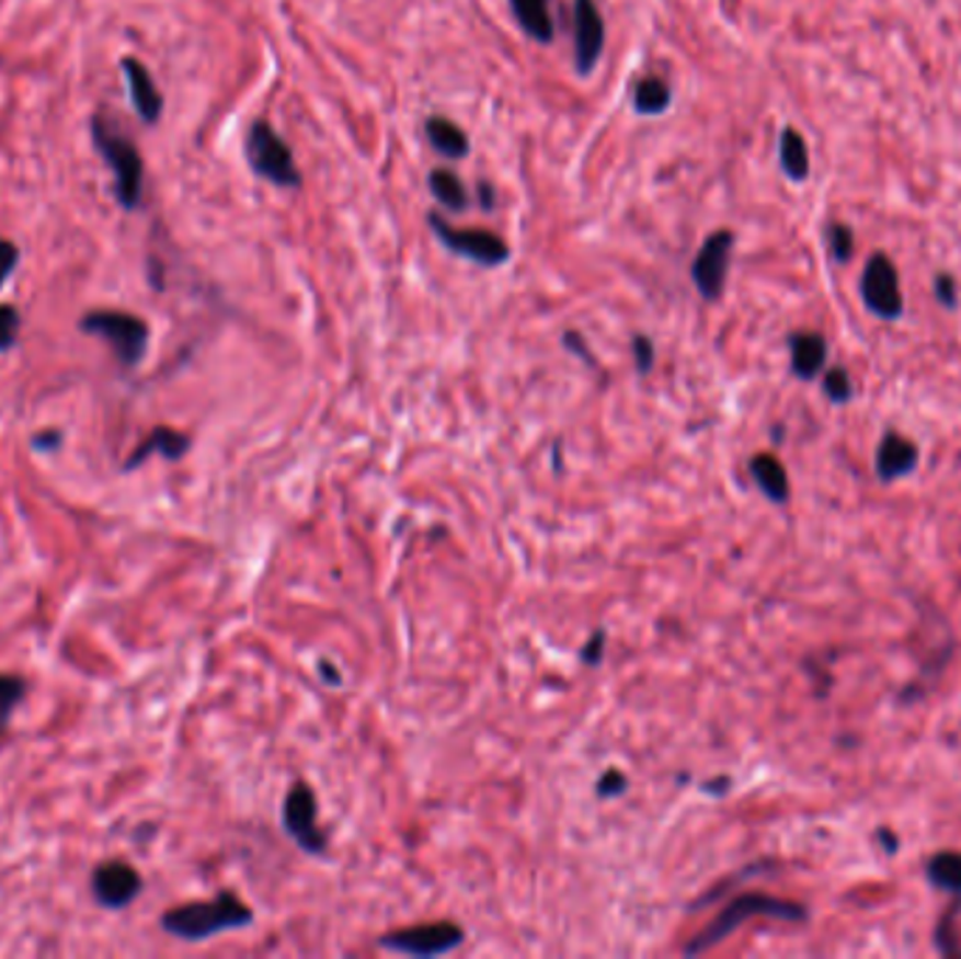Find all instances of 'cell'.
<instances>
[{
	"label": "cell",
	"mask_w": 961,
	"mask_h": 959,
	"mask_svg": "<svg viewBox=\"0 0 961 959\" xmlns=\"http://www.w3.org/2000/svg\"><path fill=\"white\" fill-rule=\"evenodd\" d=\"M253 923V912L233 892H220L214 901L186 903L163 912L161 928L178 940L203 943L214 934L245 928Z\"/></svg>",
	"instance_id": "6da1fadb"
},
{
	"label": "cell",
	"mask_w": 961,
	"mask_h": 959,
	"mask_svg": "<svg viewBox=\"0 0 961 959\" xmlns=\"http://www.w3.org/2000/svg\"><path fill=\"white\" fill-rule=\"evenodd\" d=\"M751 917H776V921H804L806 912L804 906L793 901H781V898H770V894L762 892H742L740 898L729 903L723 912L717 914L714 921L703 928V932L691 937L684 946L686 957H697V954H706L709 948L720 946L725 937L736 932L742 923H748Z\"/></svg>",
	"instance_id": "7a4b0ae2"
},
{
	"label": "cell",
	"mask_w": 961,
	"mask_h": 959,
	"mask_svg": "<svg viewBox=\"0 0 961 959\" xmlns=\"http://www.w3.org/2000/svg\"><path fill=\"white\" fill-rule=\"evenodd\" d=\"M91 138L99 156L111 167L113 181H116L113 192H116V201L122 203V208L133 212V208L141 206L144 161L136 144L102 116L91 118Z\"/></svg>",
	"instance_id": "3957f363"
},
{
	"label": "cell",
	"mask_w": 961,
	"mask_h": 959,
	"mask_svg": "<svg viewBox=\"0 0 961 959\" xmlns=\"http://www.w3.org/2000/svg\"><path fill=\"white\" fill-rule=\"evenodd\" d=\"M79 330H82L84 335L102 338L104 344L113 350L118 364L127 366V369H136V366L144 361V355H147L149 324L144 318L133 316V312H118V310L84 312V316L79 318Z\"/></svg>",
	"instance_id": "277c9868"
},
{
	"label": "cell",
	"mask_w": 961,
	"mask_h": 959,
	"mask_svg": "<svg viewBox=\"0 0 961 959\" xmlns=\"http://www.w3.org/2000/svg\"><path fill=\"white\" fill-rule=\"evenodd\" d=\"M245 158L251 163L253 175H259L262 181L273 183L278 189L301 186V169L296 167L293 149L287 147V141L273 130L265 118L251 124L245 138Z\"/></svg>",
	"instance_id": "5b68a950"
},
{
	"label": "cell",
	"mask_w": 961,
	"mask_h": 959,
	"mask_svg": "<svg viewBox=\"0 0 961 959\" xmlns=\"http://www.w3.org/2000/svg\"><path fill=\"white\" fill-rule=\"evenodd\" d=\"M427 226L453 256L470 260L481 267H497L510 262V246L497 233L484 228H456L436 212L427 215Z\"/></svg>",
	"instance_id": "8992f818"
},
{
	"label": "cell",
	"mask_w": 961,
	"mask_h": 959,
	"mask_svg": "<svg viewBox=\"0 0 961 959\" xmlns=\"http://www.w3.org/2000/svg\"><path fill=\"white\" fill-rule=\"evenodd\" d=\"M380 948L394 954H405V957H442V954H450L453 948H458L465 943V928L456 926L450 921L439 923H422V926L400 928V932L382 934Z\"/></svg>",
	"instance_id": "52a82bcc"
},
{
	"label": "cell",
	"mask_w": 961,
	"mask_h": 959,
	"mask_svg": "<svg viewBox=\"0 0 961 959\" xmlns=\"http://www.w3.org/2000/svg\"><path fill=\"white\" fill-rule=\"evenodd\" d=\"M318 817V799L307 783H296L284 799L282 824L287 836L298 844V849L310 853V856H323L327 853V836L316 824Z\"/></svg>",
	"instance_id": "ba28073f"
},
{
	"label": "cell",
	"mask_w": 961,
	"mask_h": 959,
	"mask_svg": "<svg viewBox=\"0 0 961 959\" xmlns=\"http://www.w3.org/2000/svg\"><path fill=\"white\" fill-rule=\"evenodd\" d=\"M731 251H734V233L729 228L706 237V242L697 251L695 262H691V282H695L697 293L706 301H717L723 296L725 279H729Z\"/></svg>",
	"instance_id": "9c48e42d"
},
{
	"label": "cell",
	"mask_w": 961,
	"mask_h": 959,
	"mask_svg": "<svg viewBox=\"0 0 961 959\" xmlns=\"http://www.w3.org/2000/svg\"><path fill=\"white\" fill-rule=\"evenodd\" d=\"M860 293L874 316L894 321L903 316V290H900V273L885 253H874L860 276Z\"/></svg>",
	"instance_id": "30bf717a"
},
{
	"label": "cell",
	"mask_w": 961,
	"mask_h": 959,
	"mask_svg": "<svg viewBox=\"0 0 961 959\" xmlns=\"http://www.w3.org/2000/svg\"><path fill=\"white\" fill-rule=\"evenodd\" d=\"M605 52V20L596 0H574V68L580 77L594 73Z\"/></svg>",
	"instance_id": "8fae6325"
},
{
	"label": "cell",
	"mask_w": 961,
	"mask_h": 959,
	"mask_svg": "<svg viewBox=\"0 0 961 959\" xmlns=\"http://www.w3.org/2000/svg\"><path fill=\"white\" fill-rule=\"evenodd\" d=\"M91 889L99 906L118 912V909H127L141 894L144 881L136 867H129L124 861H104L93 869Z\"/></svg>",
	"instance_id": "7c38bea8"
},
{
	"label": "cell",
	"mask_w": 961,
	"mask_h": 959,
	"mask_svg": "<svg viewBox=\"0 0 961 959\" xmlns=\"http://www.w3.org/2000/svg\"><path fill=\"white\" fill-rule=\"evenodd\" d=\"M122 68L129 88V102H133L136 113L141 116L144 124H156L163 113V96L161 91H158L152 73H149L147 66L136 57H124Z\"/></svg>",
	"instance_id": "4fadbf2b"
},
{
	"label": "cell",
	"mask_w": 961,
	"mask_h": 959,
	"mask_svg": "<svg viewBox=\"0 0 961 959\" xmlns=\"http://www.w3.org/2000/svg\"><path fill=\"white\" fill-rule=\"evenodd\" d=\"M188 447H192V439H188L186 434L169 429V425H158V429L127 456L124 470H138V467H141L152 454H161L167 461H178L188 454Z\"/></svg>",
	"instance_id": "5bb4252c"
},
{
	"label": "cell",
	"mask_w": 961,
	"mask_h": 959,
	"mask_svg": "<svg viewBox=\"0 0 961 959\" xmlns=\"http://www.w3.org/2000/svg\"><path fill=\"white\" fill-rule=\"evenodd\" d=\"M919 459V450H916L914 442H908L905 436L889 434L878 447V476L883 481H894L900 476L911 473Z\"/></svg>",
	"instance_id": "9a60e30c"
},
{
	"label": "cell",
	"mask_w": 961,
	"mask_h": 959,
	"mask_svg": "<svg viewBox=\"0 0 961 959\" xmlns=\"http://www.w3.org/2000/svg\"><path fill=\"white\" fill-rule=\"evenodd\" d=\"M826 364V341L819 332H796L790 335V366L801 380H813Z\"/></svg>",
	"instance_id": "2e32d148"
},
{
	"label": "cell",
	"mask_w": 961,
	"mask_h": 959,
	"mask_svg": "<svg viewBox=\"0 0 961 959\" xmlns=\"http://www.w3.org/2000/svg\"><path fill=\"white\" fill-rule=\"evenodd\" d=\"M510 7L523 34L540 43V46H549L554 39V20H551L549 12V0H510Z\"/></svg>",
	"instance_id": "e0dca14e"
},
{
	"label": "cell",
	"mask_w": 961,
	"mask_h": 959,
	"mask_svg": "<svg viewBox=\"0 0 961 959\" xmlns=\"http://www.w3.org/2000/svg\"><path fill=\"white\" fill-rule=\"evenodd\" d=\"M425 136L431 141V147L439 152L447 161H461V158L470 156V138L467 133L458 127L456 122L445 116H431L425 122Z\"/></svg>",
	"instance_id": "ac0fdd59"
},
{
	"label": "cell",
	"mask_w": 961,
	"mask_h": 959,
	"mask_svg": "<svg viewBox=\"0 0 961 959\" xmlns=\"http://www.w3.org/2000/svg\"><path fill=\"white\" fill-rule=\"evenodd\" d=\"M751 476H754L756 487L762 493L768 495L774 504H785L790 499V479L788 470L781 467V461L770 454H759L751 459Z\"/></svg>",
	"instance_id": "d6986e66"
},
{
	"label": "cell",
	"mask_w": 961,
	"mask_h": 959,
	"mask_svg": "<svg viewBox=\"0 0 961 959\" xmlns=\"http://www.w3.org/2000/svg\"><path fill=\"white\" fill-rule=\"evenodd\" d=\"M779 163L781 172L793 183L806 181V175H810V149H806L804 136L793 127H785L779 136Z\"/></svg>",
	"instance_id": "ffe728a7"
},
{
	"label": "cell",
	"mask_w": 961,
	"mask_h": 959,
	"mask_svg": "<svg viewBox=\"0 0 961 959\" xmlns=\"http://www.w3.org/2000/svg\"><path fill=\"white\" fill-rule=\"evenodd\" d=\"M672 104L670 84L659 77H644L632 88V107L641 116H661Z\"/></svg>",
	"instance_id": "44dd1931"
},
{
	"label": "cell",
	"mask_w": 961,
	"mask_h": 959,
	"mask_svg": "<svg viewBox=\"0 0 961 959\" xmlns=\"http://www.w3.org/2000/svg\"><path fill=\"white\" fill-rule=\"evenodd\" d=\"M427 189L450 212H465L470 206V195H467L465 183L450 169H433L431 175H427Z\"/></svg>",
	"instance_id": "7402d4cb"
},
{
	"label": "cell",
	"mask_w": 961,
	"mask_h": 959,
	"mask_svg": "<svg viewBox=\"0 0 961 959\" xmlns=\"http://www.w3.org/2000/svg\"><path fill=\"white\" fill-rule=\"evenodd\" d=\"M928 878L934 887L961 894V853H939L930 858Z\"/></svg>",
	"instance_id": "603a6c76"
},
{
	"label": "cell",
	"mask_w": 961,
	"mask_h": 959,
	"mask_svg": "<svg viewBox=\"0 0 961 959\" xmlns=\"http://www.w3.org/2000/svg\"><path fill=\"white\" fill-rule=\"evenodd\" d=\"M26 698V681L20 675L0 673V738L7 734L14 707Z\"/></svg>",
	"instance_id": "cb8c5ba5"
},
{
	"label": "cell",
	"mask_w": 961,
	"mask_h": 959,
	"mask_svg": "<svg viewBox=\"0 0 961 959\" xmlns=\"http://www.w3.org/2000/svg\"><path fill=\"white\" fill-rule=\"evenodd\" d=\"M826 246H830V256L838 265H844V262L851 260V253H855V233L844 222H833L830 231H826Z\"/></svg>",
	"instance_id": "d4e9b609"
},
{
	"label": "cell",
	"mask_w": 961,
	"mask_h": 959,
	"mask_svg": "<svg viewBox=\"0 0 961 959\" xmlns=\"http://www.w3.org/2000/svg\"><path fill=\"white\" fill-rule=\"evenodd\" d=\"M20 324H23L20 312L14 310L12 305H0V352L14 350L20 335Z\"/></svg>",
	"instance_id": "484cf974"
},
{
	"label": "cell",
	"mask_w": 961,
	"mask_h": 959,
	"mask_svg": "<svg viewBox=\"0 0 961 959\" xmlns=\"http://www.w3.org/2000/svg\"><path fill=\"white\" fill-rule=\"evenodd\" d=\"M627 785H630L627 774L619 772V768H610V772L602 774L599 783H596V797H602V799L621 797V794L627 791Z\"/></svg>",
	"instance_id": "4316f807"
},
{
	"label": "cell",
	"mask_w": 961,
	"mask_h": 959,
	"mask_svg": "<svg viewBox=\"0 0 961 959\" xmlns=\"http://www.w3.org/2000/svg\"><path fill=\"white\" fill-rule=\"evenodd\" d=\"M824 391L833 402H846L851 397V380L844 369H830L824 377Z\"/></svg>",
	"instance_id": "83f0119b"
},
{
	"label": "cell",
	"mask_w": 961,
	"mask_h": 959,
	"mask_svg": "<svg viewBox=\"0 0 961 959\" xmlns=\"http://www.w3.org/2000/svg\"><path fill=\"white\" fill-rule=\"evenodd\" d=\"M632 361H636L639 375H647L655 366V344L647 335L632 338Z\"/></svg>",
	"instance_id": "f1b7e54d"
},
{
	"label": "cell",
	"mask_w": 961,
	"mask_h": 959,
	"mask_svg": "<svg viewBox=\"0 0 961 959\" xmlns=\"http://www.w3.org/2000/svg\"><path fill=\"white\" fill-rule=\"evenodd\" d=\"M605 642H607L605 628H596L594 633L587 636L585 648H582V653H580L582 664H587V667H599L602 659H605Z\"/></svg>",
	"instance_id": "f546056e"
},
{
	"label": "cell",
	"mask_w": 961,
	"mask_h": 959,
	"mask_svg": "<svg viewBox=\"0 0 961 959\" xmlns=\"http://www.w3.org/2000/svg\"><path fill=\"white\" fill-rule=\"evenodd\" d=\"M18 262H20L18 246L9 240H0V287L7 285L9 276H12L14 267H18Z\"/></svg>",
	"instance_id": "4dcf8cb0"
},
{
	"label": "cell",
	"mask_w": 961,
	"mask_h": 959,
	"mask_svg": "<svg viewBox=\"0 0 961 959\" xmlns=\"http://www.w3.org/2000/svg\"><path fill=\"white\" fill-rule=\"evenodd\" d=\"M934 293L936 298H939V305L948 307V310H953L956 301H959V298H956V282L953 276H948V273H939V276H936Z\"/></svg>",
	"instance_id": "1f68e13d"
},
{
	"label": "cell",
	"mask_w": 961,
	"mask_h": 959,
	"mask_svg": "<svg viewBox=\"0 0 961 959\" xmlns=\"http://www.w3.org/2000/svg\"><path fill=\"white\" fill-rule=\"evenodd\" d=\"M562 344H565L568 352H574L576 357H582V361H585L587 366H596V357L591 355V350H587V346H585V341H582L580 332L568 330L565 335H562Z\"/></svg>",
	"instance_id": "d6a6232c"
},
{
	"label": "cell",
	"mask_w": 961,
	"mask_h": 959,
	"mask_svg": "<svg viewBox=\"0 0 961 959\" xmlns=\"http://www.w3.org/2000/svg\"><path fill=\"white\" fill-rule=\"evenodd\" d=\"M62 445V431H43V434H34L32 447L34 450H43V454H54Z\"/></svg>",
	"instance_id": "836d02e7"
},
{
	"label": "cell",
	"mask_w": 961,
	"mask_h": 959,
	"mask_svg": "<svg viewBox=\"0 0 961 959\" xmlns=\"http://www.w3.org/2000/svg\"><path fill=\"white\" fill-rule=\"evenodd\" d=\"M476 197H478V206L484 208V212H492V208L497 206V192H495V186H492V183H487V181L478 183Z\"/></svg>",
	"instance_id": "e575fe53"
},
{
	"label": "cell",
	"mask_w": 961,
	"mask_h": 959,
	"mask_svg": "<svg viewBox=\"0 0 961 959\" xmlns=\"http://www.w3.org/2000/svg\"><path fill=\"white\" fill-rule=\"evenodd\" d=\"M318 673H321V678L327 681L330 687H341L343 684V675L338 673V670H332L330 662H318Z\"/></svg>",
	"instance_id": "d590c367"
}]
</instances>
